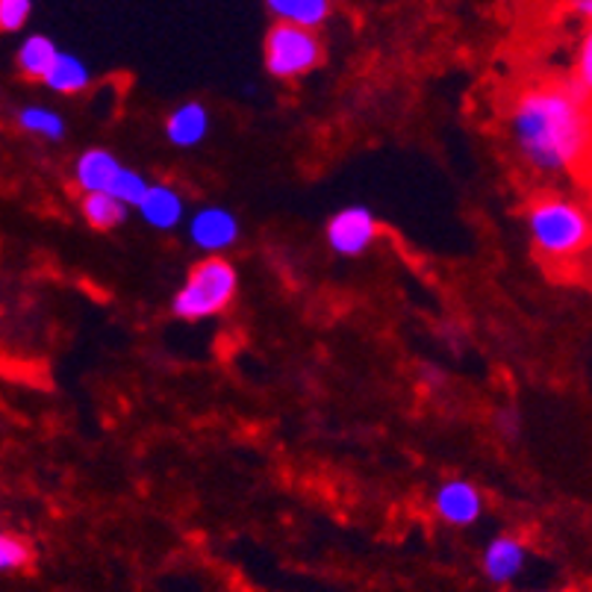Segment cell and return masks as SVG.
I'll list each match as a JSON object with an SVG mask.
<instances>
[{
  "instance_id": "6da1fadb",
  "label": "cell",
  "mask_w": 592,
  "mask_h": 592,
  "mask_svg": "<svg viewBox=\"0 0 592 592\" xmlns=\"http://www.w3.org/2000/svg\"><path fill=\"white\" fill-rule=\"evenodd\" d=\"M510 136L519 157L540 175H567L586 157V101L569 86L525 89L510 113Z\"/></svg>"
},
{
  "instance_id": "7a4b0ae2",
  "label": "cell",
  "mask_w": 592,
  "mask_h": 592,
  "mask_svg": "<svg viewBox=\"0 0 592 592\" xmlns=\"http://www.w3.org/2000/svg\"><path fill=\"white\" fill-rule=\"evenodd\" d=\"M528 233L540 257L551 262L575 260L590 245V216L578 200L549 195L528 209Z\"/></svg>"
},
{
  "instance_id": "3957f363",
  "label": "cell",
  "mask_w": 592,
  "mask_h": 592,
  "mask_svg": "<svg viewBox=\"0 0 592 592\" xmlns=\"http://www.w3.org/2000/svg\"><path fill=\"white\" fill-rule=\"evenodd\" d=\"M236 292H239V274L233 262L221 253H209L189 269L184 287L172 298V313L180 322H207L230 310Z\"/></svg>"
},
{
  "instance_id": "277c9868",
  "label": "cell",
  "mask_w": 592,
  "mask_h": 592,
  "mask_svg": "<svg viewBox=\"0 0 592 592\" xmlns=\"http://www.w3.org/2000/svg\"><path fill=\"white\" fill-rule=\"evenodd\" d=\"M322 65V42L313 30L295 24L271 27L266 35V69L271 77L298 80Z\"/></svg>"
},
{
  "instance_id": "5b68a950",
  "label": "cell",
  "mask_w": 592,
  "mask_h": 592,
  "mask_svg": "<svg viewBox=\"0 0 592 592\" xmlns=\"http://www.w3.org/2000/svg\"><path fill=\"white\" fill-rule=\"evenodd\" d=\"M381 236V221L368 207H345L328 221L324 239L340 257H363Z\"/></svg>"
},
{
  "instance_id": "8992f818",
  "label": "cell",
  "mask_w": 592,
  "mask_h": 592,
  "mask_svg": "<svg viewBox=\"0 0 592 592\" xmlns=\"http://www.w3.org/2000/svg\"><path fill=\"white\" fill-rule=\"evenodd\" d=\"M434 513L451 528H469L484 513V496H480V489L471 480H445L434 492Z\"/></svg>"
},
{
  "instance_id": "52a82bcc",
  "label": "cell",
  "mask_w": 592,
  "mask_h": 592,
  "mask_svg": "<svg viewBox=\"0 0 592 592\" xmlns=\"http://www.w3.org/2000/svg\"><path fill=\"white\" fill-rule=\"evenodd\" d=\"M186 230H189V239H193L198 251L218 253L233 248V245L239 242V230H242V227H239V218H236L230 209L212 204V207L195 209Z\"/></svg>"
},
{
  "instance_id": "ba28073f",
  "label": "cell",
  "mask_w": 592,
  "mask_h": 592,
  "mask_svg": "<svg viewBox=\"0 0 592 592\" xmlns=\"http://www.w3.org/2000/svg\"><path fill=\"white\" fill-rule=\"evenodd\" d=\"M142 221L154 230H175L186 216V200L168 184H150L136 204Z\"/></svg>"
},
{
  "instance_id": "9c48e42d",
  "label": "cell",
  "mask_w": 592,
  "mask_h": 592,
  "mask_svg": "<svg viewBox=\"0 0 592 592\" xmlns=\"http://www.w3.org/2000/svg\"><path fill=\"white\" fill-rule=\"evenodd\" d=\"M525 563H528V549L519 537H496L484 549V575L492 581V584H510L516 578L522 575Z\"/></svg>"
},
{
  "instance_id": "30bf717a",
  "label": "cell",
  "mask_w": 592,
  "mask_h": 592,
  "mask_svg": "<svg viewBox=\"0 0 592 592\" xmlns=\"http://www.w3.org/2000/svg\"><path fill=\"white\" fill-rule=\"evenodd\" d=\"M209 136V110L200 101H186L166 118V139L175 148H198Z\"/></svg>"
},
{
  "instance_id": "8fae6325",
  "label": "cell",
  "mask_w": 592,
  "mask_h": 592,
  "mask_svg": "<svg viewBox=\"0 0 592 592\" xmlns=\"http://www.w3.org/2000/svg\"><path fill=\"white\" fill-rule=\"evenodd\" d=\"M122 159L115 157L110 148H89L83 150L74 163V184L83 195L89 193H106L110 184L118 175Z\"/></svg>"
},
{
  "instance_id": "7c38bea8",
  "label": "cell",
  "mask_w": 592,
  "mask_h": 592,
  "mask_svg": "<svg viewBox=\"0 0 592 592\" xmlns=\"http://www.w3.org/2000/svg\"><path fill=\"white\" fill-rule=\"evenodd\" d=\"M42 83L56 95H80V92H86L92 86V71L77 53L60 51L56 60L51 62L48 74L42 77Z\"/></svg>"
},
{
  "instance_id": "4fadbf2b",
  "label": "cell",
  "mask_w": 592,
  "mask_h": 592,
  "mask_svg": "<svg viewBox=\"0 0 592 592\" xmlns=\"http://www.w3.org/2000/svg\"><path fill=\"white\" fill-rule=\"evenodd\" d=\"M56 53H60V48H56L53 39H48V35H27L15 53L18 74L27 80H42L44 74H48V69H51V62L56 60Z\"/></svg>"
},
{
  "instance_id": "5bb4252c",
  "label": "cell",
  "mask_w": 592,
  "mask_h": 592,
  "mask_svg": "<svg viewBox=\"0 0 592 592\" xmlns=\"http://www.w3.org/2000/svg\"><path fill=\"white\" fill-rule=\"evenodd\" d=\"M266 3L271 15H278V21L307 27V30H315L331 15V0H266Z\"/></svg>"
},
{
  "instance_id": "9a60e30c",
  "label": "cell",
  "mask_w": 592,
  "mask_h": 592,
  "mask_svg": "<svg viewBox=\"0 0 592 592\" xmlns=\"http://www.w3.org/2000/svg\"><path fill=\"white\" fill-rule=\"evenodd\" d=\"M80 212L86 218V225L95 227V230H115L131 216V209L124 207L122 200H115L113 195L106 193L83 195L80 198Z\"/></svg>"
},
{
  "instance_id": "2e32d148",
  "label": "cell",
  "mask_w": 592,
  "mask_h": 592,
  "mask_svg": "<svg viewBox=\"0 0 592 592\" xmlns=\"http://www.w3.org/2000/svg\"><path fill=\"white\" fill-rule=\"evenodd\" d=\"M15 122L24 133H30V136H39V139H48V142H60L62 136H65V131H69L65 118H62L56 110H51V106H42V104L21 106L15 115Z\"/></svg>"
},
{
  "instance_id": "e0dca14e",
  "label": "cell",
  "mask_w": 592,
  "mask_h": 592,
  "mask_svg": "<svg viewBox=\"0 0 592 592\" xmlns=\"http://www.w3.org/2000/svg\"><path fill=\"white\" fill-rule=\"evenodd\" d=\"M148 186H150V180L142 175V172L122 166L113 184H110V189H106V195H113L115 200H122L127 209H136V204H139Z\"/></svg>"
},
{
  "instance_id": "ac0fdd59",
  "label": "cell",
  "mask_w": 592,
  "mask_h": 592,
  "mask_svg": "<svg viewBox=\"0 0 592 592\" xmlns=\"http://www.w3.org/2000/svg\"><path fill=\"white\" fill-rule=\"evenodd\" d=\"M30 560H33L30 542L21 540L18 533L0 531V575L30 567Z\"/></svg>"
},
{
  "instance_id": "d6986e66",
  "label": "cell",
  "mask_w": 592,
  "mask_h": 592,
  "mask_svg": "<svg viewBox=\"0 0 592 592\" xmlns=\"http://www.w3.org/2000/svg\"><path fill=\"white\" fill-rule=\"evenodd\" d=\"M33 15V0H0V33L24 30Z\"/></svg>"
},
{
  "instance_id": "ffe728a7",
  "label": "cell",
  "mask_w": 592,
  "mask_h": 592,
  "mask_svg": "<svg viewBox=\"0 0 592 592\" xmlns=\"http://www.w3.org/2000/svg\"><path fill=\"white\" fill-rule=\"evenodd\" d=\"M569 89H572L581 101L590 97V89H592V39L590 35L581 39V48H578V56H575V83H572Z\"/></svg>"
},
{
  "instance_id": "44dd1931",
  "label": "cell",
  "mask_w": 592,
  "mask_h": 592,
  "mask_svg": "<svg viewBox=\"0 0 592 592\" xmlns=\"http://www.w3.org/2000/svg\"><path fill=\"white\" fill-rule=\"evenodd\" d=\"M498 425H501L505 434L519 436V422H516V413H501V416H498Z\"/></svg>"
},
{
  "instance_id": "7402d4cb",
  "label": "cell",
  "mask_w": 592,
  "mask_h": 592,
  "mask_svg": "<svg viewBox=\"0 0 592 592\" xmlns=\"http://www.w3.org/2000/svg\"><path fill=\"white\" fill-rule=\"evenodd\" d=\"M572 9H575L581 18H590L592 15V0H572Z\"/></svg>"
},
{
  "instance_id": "603a6c76",
  "label": "cell",
  "mask_w": 592,
  "mask_h": 592,
  "mask_svg": "<svg viewBox=\"0 0 592 592\" xmlns=\"http://www.w3.org/2000/svg\"><path fill=\"white\" fill-rule=\"evenodd\" d=\"M546 592H563V590H546Z\"/></svg>"
}]
</instances>
